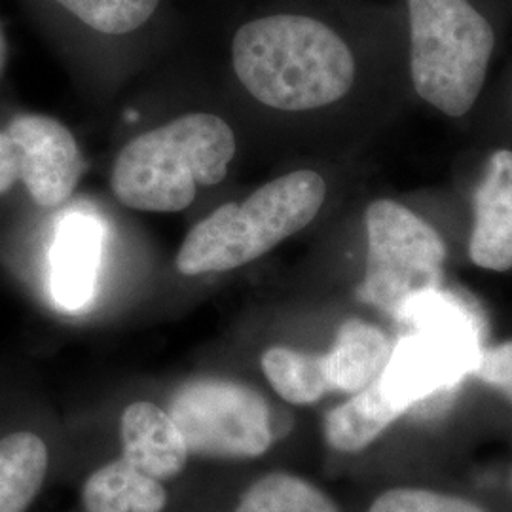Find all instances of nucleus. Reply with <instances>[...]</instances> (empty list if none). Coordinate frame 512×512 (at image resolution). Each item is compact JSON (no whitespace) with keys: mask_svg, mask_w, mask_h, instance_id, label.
<instances>
[{"mask_svg":"<svg viewBox=\"0 0 512 512\" xmlns=\"http://www.w3.org/2000/svg\"><path fill=\"white\" fill-rule=\"evenodd\" d=\"M243 88L275 110L323 109L344 99L357 74L346 40L327 23L298 14L247 21L232 40Z\"/></svg>","mask_w":512,"mask_h":512,"instance_id":"f257e3e1","label":"nucleus"},{"mask_svg":"<svg viewBox=\"0 0 512 512\" xmlns=\"http://www.w3.org/2000/svg\"><path fill=\"white\" fill-rule=\"evenodd\" d=\"M236 156L232 128L209 112L184 114L131 139L120 150L110 186L118 202L147 213L190 207L200 186H215Z\"/></svg>","mask_w":512,"mask_h":512,"instance_id":"f03ea898","label":"nucleus"},{"mask_svg":"<svg viewBox=\"0 0 512 512\" xmlns=\"http://www.w3.org/2000/svg\"><path fill=\"white\" fill-rule=\"evenodd\" d=\"M327 200L325 179L311 169L281 175L243 203H226L184 238L175 266L196 277L224 274L251 264L304 230Z\"/></svg>","mask_w":512,"mask_h":512,"instance_id":"7ed1b4c3","label":"nucleus"},{"mask_svg":"<svg viewBox=\"0 0 512 512\" xmlns=\"http://www.w3.org/2000/svg\"><path fill=\"white\" fill-rule=\"evenodd\" d=\"M408 23L416 93L446 116L469 114L494 55L490 21L469 0H408Z\"/></svg>","mask_w":512,"mask_h":512,"instance_id":"20e7f679","label":"nucleus"},{"mask_svg":"<svg viewBox=\"0 0 512 512\" xmlns=\"http://www.w3.org/2000/svg\"><path fill=\"white\" fill-rule=\"evenodd\" d=\"M366 268L361 298L389 317H403L414 302L437 293L446 243L439 232L395 200L366 207Z\"/></svg>","mask_w":512,"mask_h":512,"instance_id":"39448f33","label":"nucleus"},{"mask_svg":"<svg viewBox=\"0 0 512 512\" xmlns=\"http://www.w3.org/2000/svg\"><path fill=\"white\" fill-rule=\"evenodd\" d=\"M190 456L256 459L274 444L266 399L249 385L205 378L183 385L169 406Z\"/></svg>","mask_w":512,"mask_h":512,"instance_id":"423d86ee","label":"nucleus"},{"mask_svg":"<svg viewBox=\"0 0 512 512\" xmlns=\"http://www.w3.org/2000/svg\"><path fill=\"white\" fill-rule=\"evenodd\" d=\"M6 133L18 150L19 181L42 209L67 202L80 183L84 160L73 133L44 114H19Z\"/></svg>","mask_w":512,"mask_h":512,"instance_id":"0eeeda50","label":"nucleus"},{"mask_svg":"<svg viewBox=\"0 0 512 512\" xmlns=\"http://www.w3.org/2000/svg\"><path fill=\"white\" fill-rule=\"evenodd\" d=\"M471 262L488 272L512 270V150L490 154L475 192Z\"/></svg>","mask_w":512,"mask_h":512,"instance_id":"6e6552de","label":"nucleus"},{"mask_svg":"<svg viewBox=\"0 0 512 512\" xmlns=\"http://www.w3.org/2000/svg\"><path fill=\"white\" fill-rule=\"evenodd\" d=\"M103 228L90 215H67L59 222L52 247L50 287L55 306L76 313L90 306L97 289Z\"/></svg>","mask_w":512,"mask_h":512,"instance_id":"1a4fd4ad","label":"nucleus"},{"mask_svg":"<svg viewBox=\"0 0 512 512\" xmlns=\"http://www.w3.org/2000/svg\"><path fill=\"white\" fill-rule=\"evenodd\" d=\"M120 444V458L162 482L181 475L190 458L183 433L169 410L150 401H135L124 408Z\"/></svg>","mask_w":512,"mask_h":512,"instance_id":"9d476101","label":"nucleus"},{"mask_svg":"<svg viewBox=\"0 0 512 512\" xmlns=\"http://www.w3.org/2000/svg\"><path fill=\"white\" fill-rule=\"evenodd\" d=\"M393 342L384 330L363 319H348L323 353L330 391L353 395L378 380L393 355Z\"/></svg>","mask_w":512,"mask_h":512,"instance_id":"9b49d317","label":"nucleus"},{"mask_svg":"<svg viewBox=\"0 0 512 512\" xmlns=\"http://www.w3.org/2000/svg\"><path fill=\"white\" fill-rule=\"evenodd\" d=\"M408 406L399 403L378 378L332 408L323 421V435L332 450L357 454L378 439L389 425L403 416Z\"/></svg>","mask_w":512,"mask_h":512,"instance_id":"f8f14e48","label":"nucleus"},{"mask_svg":"<svg viewBox=\"0 0 512 512\" xmlns=\"http://www.w3.org/2000/svg\"><path fill=\"white\" fill-rule=\"evenodd\" d=\"M50 467V444L35 429L21 427L0 435V512L29 511Z\"/></svg>","mask_w":512,"mask_h":512,"instance_id":"ddd939ff","label":"nucleus"},{"mask_svg":"<svg viewBox=\"0 0 512 512\" xmlns=\"http://www.w3.org/2000/svg\"><path fill=\"white\" fill-rule=\"evenodd\" d=\"M80 499L86 512H164L169 494L162 480L118 458L86 478Z\"/></svg>","mask_w":512,"mask_h":512,"instance_id":"4468645a","label":"nucleus"},{"mask_svg":"<svg viewBox=\"0 0 512 512\" xmlns=\"http://www.w3.org/2000/svg\"><path fill=\"white\" fill-rule=\"evenodd\" d=\"M260 366L268 384L285 403L308 406L330 393L323 355L274 346L262 353Z\"/></svg>","mask_w":512,"mask_h":512,"instance_id":"2eb2a0df","label":"nucleus"},{"mask_svg":"<svg viewBox=\"0 0 512 512\" xmlns=\"http://www.w3.org/2000/svg\"><path fill=\"white\" fill-rule=\"evenodd\" d=\"M234 512H340L329 494L302 476L275 471L241 495Z\"/></svg>","mask_w":512,"mask_h":512,"instance_id":"dca6fc26","label":"nucleus"},{"mask_svg":"<svg viewBox=\"0 0 512 512\" xmlns=\"http://www.w3.org/2000/svg\"><path fill=\"white\" fill-rule=\"evenodd\" d=\"M80 23L103 35H128L143 27L160 0H52Z\"/></svg>","mask_w":512,"mask_h":512,"instance_id":"f3484780","label":"nucleus"},{"mask_svg":"<svg viewBox=\"0 0 512 512\" xmlns=\"http://www.w3.org/2000/svg\"><path fill=\"white\" fill-rule=\"evenodd\" d=\"M368 512H486L458 495L440 494L425 488H391L378 495Z\"/></svg>","mask_w":512,"mask_h":512,"instance_id":"a211bd4d","label":"nucleus"},{"mask_svg":"<svg viewBox=\"0 0 512 512\" xmlns=\"http://www.w3.org/2000/svg\"><path fill=\"white\" fill-rule=\"evenodd\" d=\"M476 376L501 391L512 403V340L484 349L476 361Z\"/></svg>","mask_w":512,"mask_h":512,"instance_id":"6ab92c4d","label":"nucleus"},{"mask_svg":"<svg viewBox=\"0 0 512 512\" xmlns=\"http://www.w3.org/2000/svg\"><path fill=\"white\" fill-rule=\"evenodd\" d=\"M19 183L18 150L6 129H0V196Z\"/></svg>","mask_w":512,"mask_h":512,"instance_id":"aec40b11","label":"nucleus"},{"mask_svg":"<svg viewBox=\"0 0 512 512\" xmlns=\"http://www.w3.org/2000/svg\"><path fill=\"white\" fill-rule=\"evenodd\" d=\"M6 63H8V40H6L4 29L0 25V76H2L4 69H6Z\"/></svg>","mask_w":512,"mask_h":512,"instance_id":"412c9836","label":"nucleus"}]
</instances>
